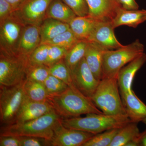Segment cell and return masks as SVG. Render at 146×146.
Returning <instances> with one entry per match:
<instances>
[{
    "label": "cell",
    "mask_w": 146,
    "mask_h": 146,
    "mask_svg": "<svg viewBox=\"0 0 146 146\" xmlns=\"http://www.w3.org/2000/svg\"><path fill=\"white\" fill-rule=\"evenodd\" d=\"M142 122H143V123H145V124L146 125V119H145L143 120V121Z\"/></svg>",
    "instance_id": "ab89813d"
},
{
    "label": "cell",
    "mask_w": 146,
    "mask_h": 146,
    "mask_svg": "<svg viewBox=\"0 0 146 146\" xmlns=\"http://www.w3.org/2000/svg\"><path fill=\"white\" fill-rule=\"evenodd\" d=\"M70 29L69 24L53 18H46L39 26L41 44L49 42Z\"/></svg>",
    "instance_id": "ffe728a7"
},
{
    "label": "cell",
    "mask_w": 146,
    "mask_h": 146,
    "mask_svg": "<svg viewBox=\"0 0 146 146\" xmlns=\"http://www.w3.org/2000/svg\"><path fill=\"white\" fill-rule=\"evenodd\" d=\"M23 87L27 98L29 100L39 102L48 101L49 96L44 83L26 79Z\"/></svg>",
    "instance_id": "cb8c5ba5"
},
{
    "label": "cell",
    "mask_w": 146,
    "mask_h": 146,
    "mask_svg": "<svg viewBox=\"0 0 146 146\" xmlns=\"http://www.w3.org/2000/svg\"><path fill=\"white\" fill-rule=\"evenodd\" d=\"M44 84L49 97L62 94L69 87L64 82L51 75Z\"/></svg>",
    "instance_id": "f546056e"
},
{
    "label": "cell",
    "mask_w": 146,
    "mask_h": 146,
    "mask_svg": "<svg viewBox=\"0 0 146 146\" xmlns=\"http://www.w3.org/2000/svg\"><path fill=\"white\" fill-rule=\"evenodd\" d=\"M79 41L70 29L44 44L63 47L69 50Z\"/></svg>",
    "instance_id": "f1b7e54d"
},
{
    "label": "cell",
    "mask_w": 146,
    "mask_h": 146,
    "mask_svg": "<svg viewBox=\"0 0 146 146\" xmlns=\"http://www.w3.org/2000/svg\"><path fill=\"white\" fill-rule=\"evenodd\" d=\"M25 26L13 14L1 22V53L18 56L17 46Z\"/></svg>",
    "instance_id": "ba28073f"
},
{
    "label": "cell",
    "mask_w": 146,
    "mask_h": 146,
    "mask_svg": "<svg viewBox=\"0 0 146 146\" xmlns=\"http://www.w3.org/2000/svg\"><path fill=\"white\" fill-rule=\"evenodd\" d=\"M120 129H112L96 134L82 146H110Z\"/></svg>",
    "instance_id": "83f0119b"
},
{
    "label": "cell",
    "mask_w": 146,
    "mask_h": 146,
    "mask_svg": "<svg viewBox=\"0 0 146 146\" xmlns=\"http://www.w3.org/2000/svg\"><path fill=\"white\" fill-rule=\"evenodd\" d=\"M65 127L97 134L112 129L121 128L131 122L127 115H109L91 113L81 117L61 119Z\"/></svg>",
    "instance_id": "3957f363"
},
{
    "label": "cell",
    "mask_w": 146,
    "mask_h": 146,
    "mask_svg": "<svg viewBox=\"0 0 146 146\" xmlns=\"http://www.w3.org/2000/svg\"><path fill=\"white\" fill-rule=\"evenodd\" d=\"M50 75L49 67L45 65H27L26 79L44 83Z\"/></svg>",
    "instance_id": "4316f807"
},
{
    "label": "cell",
    "mask_w": 146,
    "mask_h": 146,
    "mask_svg": "<svg viewBox=\"0 0 146 146\" xmlns=\"http://www.w3.org/2000/svg\"><path fill=\"white\" fill-rule=\"evenodd\" d=\"M54 110L52 106L48 101L35 102L27 98L19 110L13 123L35 119Z\"/></svg>",
    "instance_id": "5bb4252c"
},
{
    "label": "cell",
    "mask_w": 146,
    "mask_h": 146,
    "mask_svg": "<svg viewBox=\"0 0 146 146\" xmlns=\"http://www.w3.org/2000/svg\"><path fill=\"white\" fill-rule=\"evenodd\" d=\"M0 146H21L20 137L0 135Z\"/></svg>",
    "instance_id": "d590c367"
},
{
    "label": "cell",
    "mask_w": 146,
    "mask_h": 146,
    "mask_svg": "<svg viewBox=\"0 0 146 146\" xmlns=\"http://www.w3.org/2000/svg\"><path fill=\"white\" fill-rule=\"evenodd\" d=\"M39 26L27 25L22 32L17 48L18 56L28 58L33 52L41 44Z\"/></svg>",
    "instance_id": "9a60e30c"
},
{
    "label": "cell",
    "mask_w": 146,
    "mask_h": 146,
    "mask_svg": "<svg viewBox=\"0 0 146 146\" xmlns=\"http://www.w3.org/2000/svg\"><path fill=\"white\" fill-rule=\"evenodd\" d=\"M146 62V54L143 52L120 70L117 79L121 94L132 91L134 76Z\"/></svg>",
    "instance_id": "2e32d148"
},
{
    "label": "cell",
    "mask_w": 146,
    "mask_h": 146,
    "mask_svg": "<svg viewBox=\"0 0 146 146\" xmlns=\"http://www.w3.org/2000/svg\"><path fill=\"white\" fill-rule=\"evenodd\" d=\"M61 119L55 127L52 146H82L95 134L64 127Z\"/></svg>",
    "instance_id": "30bf717a"
},
{
    "label": "cell",
    "mask_w": 146,
    "mask_h": 146,
    "mask_svg": "<svg viewBox=\"0 0 146 146\" xmlns=\"http://www.w3.org/2000/svg\"><path fill=\"white\" fill-rule=\"evenodd\" d=\"M146 21V10L145 9L127 10L122 7L111 21L114 29L122 25L136 28L140 24Z\"/></svg>",
    "instance_id": "d6986e66"
},
{
    "label": "cell",
    "mask_w": 146,
    "mask_h": 146,
    "mask_svg": "<svg viewBox=\"0 0 146 146\" xmlns=\"http://www.w3.org/2000/svg\"><path fill=\"white\" fill-rule=\"evenodd\" d=\"M114 29L111 21H98L88 41L96 42L108 50L122 48L124 46L116 38Z\"/></svg>",
    "instance_id": "7c38bea8"
},
{
    "label": "cell",
    "mask_w": 146,
    "mask_h": 146,
    "mask_svg": "<svg viewBox=\"0 0 146 146\" xmlns=\"http://www.w3.org/2000/svg\"><path fill=\"white\" fill-rule=\"evenodd\" d=\"M140 145L146 146V129L141 133L140 139Z\"/></svg>",
    "instance_id": "f35d334b"
},
{
    "label": "cell",
    "mask_w": 146,
    "mask_h": 146,
    "mask_svg": "<svg viewBox=\"0 0 146 146\" xmlns=\"http://www.w3.org/2000/svg\"><path fill=\"white\" fill-rule=\"evenodd\" d=\"M71 74L75 87L84 96L91 99L100 81L95 78L84 57L71 72Z\"/></svg>",
    "instance_id": "8fae6325"
},
{
    "label": "cell",
    "mask_w": 146,
    "mask_h": 146,
    "mask_svg": "<svg viewBox=\"0 0 146 146\" xmlns=\"http://www.w3.org/2000/svg\"><path fill=\"white\" fill-rule=\"evenodd\" d=\"M68 51L63 47L49 45L48 58L45 65L49 67L64 59Z\"/></svg>",
    "instance_id": "1f68e13d"
},
{
    "label": "cell",
    "mask_w": 146,
    "mask_h": 146,
    "mask_svg": "<svg viewBox=\"0 0 146 146\" xmlns=\"http://www.w3.org/2000/svg\"><path fill=\"white\" fill-rule=\"evenodd\" d=\"M86 45L87 41H79L68 51L64 59L71 72L84 57Z\"/></svg>",
    "instance_id": "d4e9b609"
},
{
    "label": "cell",
    "mask_w": 146,
    "mask_h": 146,
    "mask_svg": "<svg viewBox=\"0 0 146 146\" xmlns=\"http://www.w3.org/2000/svg\"><path fill=\"white\" fill-rule=\"evenodd\" d=\"M62 1L73 11L77 16L84 17L89 15V6L86 0Z\"/></svg>",
    "instance_id": "d6a6232c"
},
{
    "label": "cell",
    "mask_w": 146,
    "mask_h": 146,
    "mask_svg": "<svg viewBox=\"0 0 146 146\" xmlns=\"http://www.w3.org/2000/svg\"><path fill=\"white\" fill-rule=\"evenodd\" d=\"M50 75L59 79L70 87L75 86L73 84L72 74L65 64L64 59H62L49 67Z\"/></svg>",
    "instance_id": "484cf974"
},
{
    "label": "cell",
    "mask_w": 146,
    "mask_h": 146,
    "mask_svg": "<svg viewBox=\"0 0 146 146\" xmlns=\"http://www.w3.org/2000/svg\"><path fill=\"white\" fill-rule=\"evenodd\" d=\"M76 16L73 11L62 0H53L47 9L46 18H53L69 24Z\"/></svg>",
    "instance_id": "7402d4cb"
},
{
    "label": "cell",
    "mask_w": 146,
    "mask_h": 146,
    "mask_svg": "<svg viewBox=\"0 0 146 146\" xmlns=\"http://www.w3.org/2000/svg\"><path fill=\"white\" fill-rule=\"evenodd\" d=\"M13 7L14 11L18 9L24 0H5Z\"/></svg>",
    "instance_id": "74e56055"
},
{
    "label": "cell",
    "mask_w": 146,
    "mask_h": 146,
    "mask_svg": "<svg viewBox=\"0 0 146 146\" xmlns=\"http://www.w3.org/2000/svg\"><path fill=\"white\" fill-rule=\"evenodd\" d=\"M24 81L14 86H0V118L3 125L14 123L19 110L26 99Z\"/></svg>",
    "instance_id": "8992f818"
},
{
    "label": "cell",
    "mask_w": 146,
    "mask_h": 146,
    "mask_svg": "<svg viewBox=\"0 0 146 146\" xmlns=\"http://www.w3.org/2000/svg\"><path fill=\"white\" fill-rule=\"evenodd\" d=\"M144 51V45L139 39L116 50H106L103 55L102 78H117L120 70Z\"/></svg>",
    "instance_id": "5b68a950"
},
{
    "label": "cell",
    "mask_w": 146,
    "mask_h": 146,
    "mask_svg": "<svg viewBox=\"0 0 146 146\" xmlns=\"http://www.w3.org/2000/svg\"><path fill=\"white\" fill-rule=\"evenodd\" d=\"M27 59L1 53L0 86H14L25 81Z\"/></svg>",
    "instance_id": "52a82bcc"
},
{
    "label": "cell",
    "mask_w": 146,
    "mask_h": 146,
    "mask_svg": "<svg viewBox=\"0 0 146 146\" xmlns=\"http://www.w3.org/2000/svg\"><path fill=\"white\" fill-rule=\"evenodd\" d=\"M62 119L54 110L35 119L3 125L2 136H34L51 141L55 127Z\"/></svg>",
    "instance_id": "7a4b0ae2"
},
{
    "label": "cell",
    "mask_w": 146,
    "mask_h": 146,
    "mask_svg": "<svg viewBox=\"0 0 146 146\" xmlns=\"http://www.w3.org/2000/svg\"><path fill=\"white\" fill-rule=\"evenodd\" d=\"M97 21L88 16H77L69 25L70 29L79 40L87 41Z\"/></svg>",
    "instance_id": "44dd1931"
},
{
    "label": "cell",
    "mask_w": 146,
    "mask_h": 146,
    "mask_svg": "<svg viewBox=\"0 0 146 146\" xmlns=\"http://www.w3.org/2000/svg\"><path fill=\"white\" fill-rule=\"evenodd\" d=\"M48 101L62 119L77 117L91 113L103 114L91 98L75 86H69L62 94L48 97Z\"/></svg>",
    "instance_id": "6da1fadb"
},
{
    "label": "cell",
    "mask_w": 146,
    "mask_h": 146,
    "mask_svg": "<svg viewBox=\"0 0 146 146\" xmlns=\"http://www.w3.org/2000/svg\"><path fill=\"white\" fill-rule=\"evenodd\" d=\"M53 0H24L13 13L24 24L40 26L46 18L47 9Z\"/></svg>",
    "instance_id": "9c48e42d"
},
{
    "label": "cell",
    "mask_w": 146,
    "mask_h": 146,
    "mask_svg": "<svg viewBox=\"0 0 146 146\" xmlns=\"http://www.w3.org/2000/svg\"><path fill=\"white\" fill-rule=\"evenodd\" d=\"M117 79L103 78L91 99L106 115H127L120 97Z\"/></svg>",
    "instance_id": "277c9868"
},
{
    "label": "cell",
    "mask_w": 146,
    "mask_h": 146,
    "mask_svg": "<svg viewBox=\"0 0 146 146\" xmlns=\"http://www.w3.org/2000/svg\"><path fill=\"white\" fill-rule=\"evenodd\" d=\"M21 146H51V141L45 138L34 136H19Z\"/></svg>",
    "instance_id": "836d02e7"
},
{
    "label": "cell",
    "mask_w": 146,
    "mask_h": 146,
    "mask_svg": "<svg viewBox=\"0 0 146 146\" xmlns=\"http://www.w3.org/2000/svg\"><path fill=\"white\" fill-rule=\"evenodd\" d=\"M106 50L108 49L96 42L87 41L84 57L95 78L99 81L102 78L103 55Z\"/></svg>",
    "instance_id": "e0dca14e"
},
{
    "label": "cell",
    "mask_w": 146,
    "mask_h": 146,
    "mask_svg": "<svg viewBox=\"0 0 146 146\" xmlns=\"http://www.w3.org/2000/svg\"><path fill=\"white\" fill-rule=\"evenodd\" d=\"M122 7L127 10L138 9L139 5L136 0H118Z\"/></svg>",
    "instance_id": "8d00e7d4"
},
{
    "label": "cell",
    "mask_w": 146,
    "mask_h": 146,
    "mask_svg": "<svg viewBox=\"0 0 146 146\" xmlns=\"http://www.w3.org/2000/svg\"><path fill=\"white\" fill-rule=\"evenodd\" d=\"M89 8L87 16L98 21H111L122 7L118 0H86Z\"/></svg>",
    "instance_id": "4fadbf2b"
},
{
    "label": "cell",
    "mask_w": 146,
    "mask_h": 146,
    "mask_svg": "<svg viewBox=\"0 0 146 146\" xmlns=\"http://www.w3.org/2000/svg\"><path fill=\"white\" fill-rule=\"evenodd\" d=\"M137 123L130 122L120 129L110 146H125L129 141L140 138Z\"/></svg>",
    "instance_id": "603a6c76"
},
{
    "label": "cell",
    "mask_w": 146,
    "mask_h": 146,
    "mask_svg": "<svg viewBox=\"0 0 146 146\" xmlns=\"http://www.w3.org/2000/svg\"><path fill=\"white\" fill-rule=\"evenodd\" d=\"M14 10L13 7L5 0H0V20L1 22L11 16Z\"/></svg>",
    "instance_id": "e575fe53"
},
{
    "label": "cell",
    "mask_w": 146,
    "mask_h": 146,
    "mask_svg": "<svg viewBox=\"0 0 146 146\" xmlns=\"http://www.w3.org/2000/svg\"><path fill=\"white\" fill-rule=\"evenodd\" d=\"M124 107L131 122L138 123L146 118V105L132 91L121 94Z\"/></svg>",
    "instance_id": "ac0fdd59"
},
{
    "label": "cell",
    "mask_w": 146,
    "mask_h": 146,
    "mask_svg": "<svg viewBox=\"0 0 146 146\" xmlns=\"http://www.w3.org/2000/svg\"><path fill=\"white\" fill-rule=\"evenodd\" d=\"M49 45L41 44L28 58L27 64L30 65H45L48 54Z\"/></svg>",
    "instance_id": "4dcf8cb0"
}]
</instances>
